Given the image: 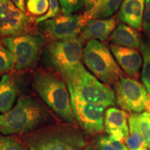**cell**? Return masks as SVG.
<instances>
[{"label":"cell","instance_id":"13","mask_svg":"<svg viewBox=\"0 0 150 150\" xmlns=\"http://www.w3.org/2000/svg\"><path fill=\"white\" fill-rule=\"evenodd\" d=\"M129 115L126 111L115 107L106 110L104 117L105 131L108 135L125 144L129 136Z\"/></svg>","mask_w":150,"mask_h":150},{"label":"cell","instance_id":"12","mask_svg":"<svg viewBox=\"0 0 150 150\" xmlns=\"http://www.w3.org/2000/svg\"><path fill=\"white\" fill-rule=\"evenodd\" d=\"M110 50L117 64L127 74L134 79L139 77L142 56L136 49L110 45Z\"/></svg>","mask_w":150,"mask_h":150},{"label":"cell","instance_id":"4","mask_svg":"<svg viewBox=\"0 0 150 150\" xmlns=\"http://www.w3.org/2000/svg\"><path fill=\"white\" fill-rule=\"evenodd\" d=\"M82 59L95 77L106 85L114 84L123 76L110 50L100 41L89 40L83 50Z\"/></svg>","mask_w":150,"mask_h":150},{"label":"cell","instance_id":"31","mask_svg":"<svg viewBox=\"0 0 150 150\" xmlns=\"http://www.w3.org/2000/svg\"><path fill=\"white\" fill-rule=\"evenodd\" d=\"M81 150H91V149H81Z\"/></svg>","mask_w":150,"mask_h":150},{"label":"cell","instance_id":"7","mask_svg":"<svg viewBox=\"0 0 150 150\" xmlns=\"http://www.w3.org/2000/svg\"><path fill=\"white\" fill-rule=\"evenodd\" d=\"M113 85L115 102L123 110L131 113L147 110L149 95L144 85L136 79L122 76Z\"/></svg>","mask_w":150,"mask_h":150},{"label":"cell","instance_id":"3","mask_svg":"<svg viewBox=\"0 0 150 150\" xmlns=\"http://www.w3.org/2000/svg\"><path fill=\"white\" fill-rule=\"evenodd\" d=\"M47 116L45 108L38 101L22 96L10 110L0 114V133L10 135L29 132L45 122Z\"/></svg>","mask_w":150,"mask_h":150},{"label":"cell","instance_id":"5","mask_svg":"<svg viewBox=\"0 0 150 150\" xmlns=\"http://www.w3.org/2000/svg\"><path fill=\"white\" fill-rule=\"evenodd\" d=\"M71 96L106 108L115 104V93L106 84L100 82L85 67L76 78L66 83Z\"/></svg>","mask_w":150,"mask_h":150},{"label":"cell","instance_id":"10","mask_svg":"<svg viewBox=\"0 0 150 150\" xmlns=\"http://www.w3.org/2000/svg\"><path fill=\"white\" fill-rule=\"evenodd\" d=\"M85 24L82 16L62 15L41 22L39 27L52 40H63L78 38Z\"/></svg>","mask_w":150,"mask_h":150},{"label":"cell","instance_id":"16","mask_svg":"<svg viewBox=\"0 0 150 150\" xmlns=\"http://www.w3.org/2000/svg\"><path fill=\"white\" fill-rule=\"evenodd\" d=\"M138 30L127 25L120 23L110 36L112 45L129 48H140L141 39Z\"/></svg>","mask_w":150,"mask_h":150},{"label":"cell","instance_id":"30","mask_svg":"<svg viewBox=\"0 0 150 150\" xmlns=\"http://www.w3.org/2000/svg\"><path fill=\"white\" fill-rule=\"evenodd\" d=\"M18 8L22 11L25 13L26 6H27V0H11Z\"/></svg>","mask_w":150,"mask_h":150},{"label":"cell","instance_id":"6","mask_svg":"<svg viewBox=\"0 0 150 150\" xmlns=\"http://www.w3.org/2000/svg\"><path fill=\"white\" fill-rule=\"evenodd\" d=\"M45 41L42 33H32L4 38L1 42L13 56L16 70H23L35 65L42 53Z\"/></svg>","mask_w":150,"mask_h":150},{"label":"cell","instance_id":"17","mask_svg":"<svg viewBox=\"0 0 150 150\" xmlns=\"http://www.w3.org/2000/svg\"><path fill=\"white\" fill-rule=\"evenodd\" d=\"M18 91L13 81L4 74L0 79V114L10 110L16 102Z\"/></svg>","mask_w":150,"mask_h":150},{"label":"cell","instance_id":"2","mask_svg":"<svg viewBox=\"0 0 150 150\" xmlns=\"http://www.w3.org/2000/svg\"><path fill=\"white\" fill-rule=\"evenodd\" d=\"M33 87L56 115L71 125H76L70 91L61 78L48 71L38 70L33 75Z\"/></svg>","mask_w":150,"mask_h":150},{"label":"cell","instance_id":"24","mask_svg":"<svg viewBox=\"0 0 150 150\" xmlns=\"http://www.w3.org/2000/svg\"><path fill=\"white\" fill-rule=\"evenodd\" d=\"M14 67V59L11 52L0 45V76Z\"/></svg>","mask_w":150,"mask_h":150},{"label":"cell","instance_id":"29","mask_svg":"<svg viewBox=\"0 0 150 150\" xmlns=\"http://www.w3.org/2000/svg\"><path fill=\"white\" fill-rule=\"evenodd\" d=\"M100 0H84L85 12L91 11L96 6Z\"/></svg>","mask_w":150,"mask_h":150},{"label":"cell","instance_id":"25","mask_svg":"<svg viewBox=\"0 0 150 150\" xmlns=\"http://www.w3.org/2000/svg\"><path fill=\"white\" fill-rule=\"evenodd\" d=\"M63 15H74L84 6V0H59Z\"/></svg>","mask_w":150,"mask_h":150},{"label":"cell","instance_id":"19","mask_svg":"<svg viewBox=\"0 0 150 150\" xmlns=\"http://www.w3.org/2000/svg\"><path fill=\"white\" fill-rule=\"evenodd\" d=\"M129 134L125 144L129 150H147L148 146L140 134L131 114L129 116Z\"/></svg>","mask_w":150,"mask_h":150},{"label":"cell","instance_id":"27","mask_svg":"<svg viewBox=\"0 0 150 150\" xmlns=\"http://www.w3.org/2000/svg\"><path fill=\"white\" fill-rule=\"evenodd\" d=\"M0 150H25L19 142L11 137L0 134Z\"/></svg>","mask_w":150,"mask_h":150},{"label":"cell","instance_id":"8","mask_svg":"<svg viewBox=\"0 0 150 150\" xmlns=\"http://www.w3.org/2000/svg\"><path fill=\"white\" fill-rule=\"evenodd\" d=\"M33 137L28 144L30 150H79L84 145L82 138L71 131L54 130Z\"/></svg>","mask_w":150,"mask_h":150},{"label":"cell","instance_id":"1","mask_svg":"<svg viewBox=\"0 0 150 150\" xmlns=\"http://www.w3.org/2000/svg\"><path fill=\"white\" fill-rule=\"evenodd\" d=\"M83 40L81 38L52 40L42 51L43 64L61 75L65 82L76 77L84 66L81 62Z\"/></svg>","mask_w":150,"mask_h":150},{"label":"cell","instance_id":"9","mask_svg":"<svg viewBox=\"0 0 150 150\" xmlns=\"http://www.w3.org/2000/svg\"><path fill=\"white\" fill-rule=\"evenodd\" d=\"M71 104L76 121L87 134L94 136L105 130L104 117L106 108L83 102L71 96Z\"/></svg>","mask_w":150,"mask_h":150},{"label":"cell","instance_id":"26","mask_svg":"<svg viewBox=\"0 0 150 150\" xmlns=\"http://www.w3.org/2000/svg\"><path fill=\"white\" fill-rule=\"evenodd\" d=\"M48 1L50 2V9H49L47 13L42 17H40V18H35V24H40L49 19L54 18L59 16L60 9H61L59 0H48Z\"/></svg>","mask_w":150,"mask_h":150},{"label":"cell","instance_id":"18","mask_svg":"<svg viewBox=\"0 0 150 150\" xmlns=\"http://www.w3.org/2000/svg\"><path fill=\"white\" fill-rule=\"evenodd\" d=\"M124 0H100L91 11L82 16L85 23L91 19H107L113 16Z\"/></svg>","mask_w":150,"mask_h":150},{"label":"cell","instance_id":"14","mask_svg":"<svg viewBox=\"0 0 150 150\" xmlns=\"http://www.w3.org/2000/svg\"><path fill=\"white\" fill-rule=\"evenodd\" d=\"M117 17L107 19H91L88 20L81 32L82 40H106L117 27Z\"/></svg>","mask_w":150,"mask_h":150},{"label":"cell","instance_id":"20","mask_svg":"<svg viewBox=\"0 0 150 150\" xmlns=\"http://www.w3.org/2000/svg\"><path fill=\"white\" fill-rule=\"evenodd\" d=\"M143 64L142 71V81L147 90L148 95H150V43L142 42L140 45Z\"/></svg>","mask_w":150,"mask_h":150},{"label":"cell","instance_id":"21","mask_svg":"<svg viewBox=\"0 0 150 150\" xmlns=\"http://www.w3.org/2000/svg\"><path fill=\"white\" fill-rule=\"evenodd\" d=\"M131 114L150 150V113L147 111H144L140 113Z\"/></svg>","mask_w":150,"mask_h":150},{"label":"cell","instance_id":"11","mask_svg":"<svg viewBox=\"0 0 150 150\" xmlns=\"http://www.w3.org/2000/svg\"><path fill=\"white\" fill-rule=\"evenodd\" d=\"M29 20L11 0H0V37L22 34L29 27Z\"/></svg>","mask_w":150,"mask_h":150},{"label":"cell","instance_id":"22","mask_svg":"<svg viewBox=\"0 0 150 150\" xmlns=\"http://www.w3.org/2000/svg\"><path fill=\"white\" fill-rule=\"evenodd\" d=\"M98 150H129L123 142L118 141L109 136H102L96 143Z\"/></svg>","mask_w":150,"mask_h":150},{"label":"cell","instance_id":"23","mask_svg":"<svg viewBox=\"0 0 150 150\" xmlns=\"http://www.w3.org/2000/svg\"><path fill=\"white\" fill-rule=\"evenodd\" d=\"M27 9L31 15L40 18L47 13L50 2L48 0H27Z\"/></svg>","mask_w":150,"mask_h":150},{"label":"cell","instance_id":"15","mask_svg":"<svg viewBox=\"0 0 150 150\" xmlns=\"http://www.w3.org/2000/svg\"><path fill=\"white\" fill-rule=\"evenodd\" d=\"M145 0H124L119 8L117 19L138 31L142 28Z\"/></svg>","mask_w":150,"mask_h":150},{"label":"cell","instance_id":"28","mask_svg":"<svg viewBox=\"0 0 150 150\" xmlns=\"http://www.w3.org/2000/svg\"><path fill=\"white\" fill-rule=\"evenodd\" d=\"M142 29L144 32L150 37V0H145L142 17Z\"/></svg>","mask_w":150,"mask_h":150}]
</instances>
